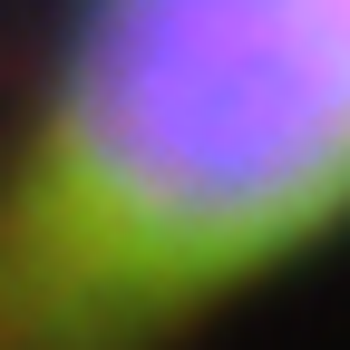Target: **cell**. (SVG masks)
Instances as JSON below:
<instances>
[{"instance_id":"1","label":"cell","mask_w":350,"mask_h":350,"mask_svg":"<svg viewBox=\"0 0 350 350\" xmlns=\"http://www.w3.org/2000/svg\"><path fill=\"white\" fill-rule=\"evenodd\" d=\"M350 224V0H78L0 146V350H185Z\"/></svg>"}]
</instances>
